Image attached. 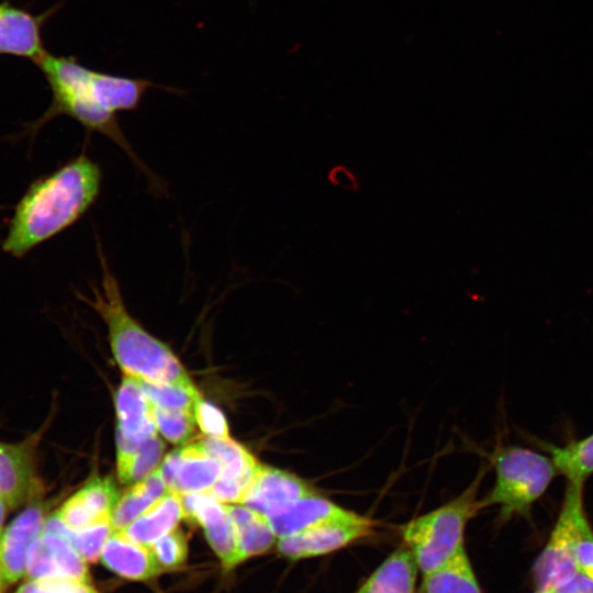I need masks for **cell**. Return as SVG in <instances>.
<instances>
[{"label":"cell","instance_id":"cell-1","mask_svg":"<svg viewBox=\"0 0 593 593\" xmlns=\"http://www.w3.org/2000/svg\"><path fill=\"white\" fill-rule=\"evenodd\" d=\"M51 90L47 110L30 126L35 133L54 118L65 115L87 133H99L119 146L142 171L154 190H163L158 177L143 163L125 136L119 113L136 110L147 91L161 86L149 79L101 72L74 56H56L48 51L35 64Z\"/></svg>","mask_w":593,"mask_h":593},{"label":"cell","instance_id":"cell-13","mask_svg":"<svg viewBox=\"0 0 593 593\" xmlns=\"http://www.w3.org/2000/svg\"><path fill=\"white\" fill-rule=\"evenodd\" d=\"M267 517L277 538H280L327 523L361 521L366 516L314 492L267 514Z\"/></svg>","mask_w":593,"mask_h":593},{"label":"cell","instance_id":"cell-24","mask_svg":"<svg viewBox=\"0 0 593 593\" xmlns=\"http://www.w3.org/2000/svg\"><path fill=\"white\" fill-rule=\"evenodd\" d=\"M558 474L567 481L584 483L593 474V433L584 438L573 440L564 446L541 444Z\"/></svg>","mask_w":593,"mask_h":593},{"label":"cell","instance_id":"cell-5","mask_svg":"<svg viewBox=\"0 0 593 593\" xmlns=\"http://www.w3.org/2000/svg\"><path fill=\"white\" fill-rule=\"evenodd\" d=\"M495 481L482 497L484 508L499 507L497 519L529 517L534 504L545 494L557 469L550 457L519 446H506L492 457Z\"/></svg>","mask_w":593,"mask_h":593},{"label":"cell","instance_id":"cell-35","mask_svg":"<svg viewBox=\"0 0 593 593\" xmlns=\"http://www.w3.org/2000/svg\"><path fill=\"white\" fill-rule=\"evenodd\" d=\"M553 593H593V580L575 573L559 586H557Z\"/></svg>","mask_w":593,"mask_h":593},{"label":"cell","instance_id":"cell-18","mask_svg":"<svg viewBox=\"0 0 593 593\" xmlns=\"http://www.w3.org/2000/svg\"><path fill=\"white\" fill-rule=\"evenodd\" d=\"M182 518H184V511L180 495L167 492L122 532L130 539L150 546L177 528Z\"/></svg>","mask_w":593,"mask_h":593},{"label":"cell","instance_id":"cell-32","mask_svg":"<svg viewBox=\"0 0 593 593\" xmlns=\"http://www.w3.org/2000/svg\"><path fill=\"white\" fill-rule=\"evenodd\" d=\"M13 593H99L90 581L74 578L26 579Z\"/></svg>","mask_w":593,"mask_h":593},{"label":"cell","instance_id":"cell-6","mask_svg":"<svg viewBox=\"0 0 593 593\" xmlns=\"http://www.w3.org/2000/svg\"><path fill=\"white\" fill-rule=\"evenodd\" d=\"M583 486L584 483L567 481L556 523L533 566V579L538 590L553 591L578 573L573 549L592 528L584 506Z\"/></svg>","mask_w":593,"mask_h":593},{"label":"cell","instance_id":"cell-23","mask_svg":"<svg viewBox=\"0 0 593 593\" xmlns=\"http://www.w3.org/2000/svg\"><path fill=\"white\" fill-rule=\"evenodd\" d=\"M199 441L222 465L221 477L242 481L249 488L260 463L246 448L230 437L206 436Z\"/></svg>","mask_w":593,"mask_h":593},{"label":"cell","instance_id":"cell-2","mask_svg":"<svg viewBox=\"0 0 593 593\" xmlns=\"http://www.w3.org/2000/svg\"><path fill=\"white\" fill-rule=\"evenodd\" d=\"M101 166L86 152L35 179L14 208L2 249L22 259L41 244L77 223L97 202Z\"/></svg>","mask_w":593,"mask_h":593},{"label":"cell","instance_id":"cell-14","mask_svg":"<svg viewBox=\"0 0 593 593\" xmlns=\"http://www.w3.org/2000/svg\"><path fill=\"white\" fill-rule=\"evenodd\" d=\"M25 577L74 578L90 581L87 561L67 539L47 532H43L29 552Z\"/></svg>","mask_w":593,"mask_h":593},{"label":"cell","instance_id":"cell-27","mask_svg":"<svg viewBox=\"0 0 593 593\" xmlns=\"http://www.w3.org/2000/svg\"><path fill=\"white\" fill-rule=\"evenodd\" d=\"M139 383L152 404L159 409L194 412L197 403L201 400L191 381L152 383L139 380Z\"/></svg>","mask_w":593,"mask_h":593},{"label":"cell","instance_id":"cell-30","mask_svg":"<svg viewBox=\"0 0 593 593\" xmlns=\"http://www.w3.org/2000/svg\"><path fill=\"white\" fill-rule=\"evenodd\" d=\"M157 430L169 441L182 444L194 434V412L164 410L153 405Z\"/></svg>","mask_w":593,"mask_h":593},{"label":"cell","instance_id":"cell-29","mask_svg":"<svg viewBox=\"0 0 593 593\" xmlns=\"http://www.w3.org/2000/svg\"><path fill=\"white\" fill-rule=\"evenodd\" d=\"M184 518L199 524L202 528L221 522L228 515L227 505L205 492L180 495Z\"/></svg>","mask_w":593,"mask_h":593},{"label":"cell","instance_id":"cell-38","mask_svg":"<svg viewBox=\"0 0 593 593\" xmlns=\"http://www.w3.org/2000/svg\"><path fill=\"white\" fill-rule=\"evenodd\" d=\"M535 593H553V592L537 589V591Z\"/></svg>","mask_w":593,"mask_h":593},{"label":"cell","instance_id":"cell-21","mask_svg":"<svg viewBox=\"0 0 593 593\" xmlns=\"http://www.w3.org/2000/svg\"><path fill=\"white\" fill-rule=\"evenodd\" d=\"M238 534L243 560L262 555L277 544V536L266 514L245 505H227Z\"/></svg>","mask_w":593,"mask_h":593},{"label":"cell","instance_id":"cell-26","mask_svg":"<svg viewBox=\"0 0 593 593\" xmlns=\"http://www.w3.org/2000/svg\"><path fill=\"white\" fill-rule=\"evenodd\" d=\"M165 445L157 435L144 440L131 454L118 456V474L122 483H136L152 473L161 460Z\"/></svg>","mask_w":593,"mask_h":593},{"label":"cell","instance_id":"cell-12","mask_svg":"<svg viewBox=\"0 0 593 593\" xmlns=\"http://www.w3.org/2000/svg\"><path fill=\"white\" fill-rule=\"evenodd\" d=\"M119 497L111 478L94 477L67 499L54 514L67 529L82 530L111 523Z\"/></svg>","mask_w":593,"mask_h":593},{"label":"cell","instance_id":"cell-3","mask_svg":"<svg viewBox=\"0 0 593 593\" xmlns=\"http://www.w3.org/2000/svg\"><path fill=\"white\" fill-rule=\"evenodd\" d=\"M97 257L100 283L91 284V296L80 298L104 321L114 357L122 370L152 383L190 382V377L171 350L150 335L128 312L121 286L113 273L99 238Z\"/></svg>","mask_w":593,"mask_h":593},{"label":"cell","instance_id":"cell-34","mask_svg":"<svg viewBox=\"0 0 593 593\" xmlns=\"http://www.w3.org/2000/svg\"><path fill=\"white\" fill-rule=\"evenodd\" d=\"M573 563L578 573L593 580V528L577 542L573 549Z\"/></svg>","mask_w":593,"mask_h":593},{"label":"cell","instance_id":"cell-33","mask_svg":"<svg viewBox=\"0 0 593 593\" xmlns=\"http://www.w3.org/2000/svg\"><path fill=\"white\" fill-rule=\"evenodd\" d=\"M194 417L200 429L208 436L217 438H228V426L221 410L209 402L197 403Z\"/></svg>","mask_w":593,"mask_h":593},{"label":"cell","instance_id":"cell-28","mask_svg":"<svg viewBox=\"0 0 593 593\" xmlns=\"http://www.w3.org/2000/svg\"><path fill=\"white\" fill-rule=\"evenodd\" d=\"M205 538L225 570L244 562L236 526L230 514L221 522L203 528Z\"/></svg>","mask_w":593,"mask_h":593},{"label":"cell","instance_id":"cell-25","mask_svg":"<svg viewBox=\"0 0 593 593\" xmlns=\"http://www.w3.org/2000/svg\"><path fill=\"white\" fill-rule=\"evenodd\" d=\"M44 532L61 536L87 562H96L100 559L104 544L113 533V528L111 523H103L72 532L67 529L53 513L46 518Z\"/></svg>","mask_w":593,"mask_h":593},{"label":"cell","instance_id":"cell-36","mask_svg":"<svg viewBox=\"0 0 593 593\" xmlns=\"http://www.w3.org/2000/svg\"><path fill=\"white\" fill-rule=\"evenodd\" d=\"M12 508L10 507V505L7 503V501L4 499H2L0 496V535L2 534L3 529H4V521L9 514V512L11 511Z\"/></svg>","mask_w":593,"mask_h":593},{"label":"cell","instance_id":"cell-11","mask_svg":"<svg viewBox=\"0 0 593 593\" xmlns=\"http://www.w3.org/2000/svg\"><path fill=\"white\" fill-rule=\"evenodd\" d=\"M158 469L168 492L179 495L206 492L222 474V465L200 441L170 452Z\"/></svg>","mask_w":593,"mask_h":593},{"label":"cell","instance_id":"cell-4","mask_svg":"<svg viewBox=\"0 0 593 593\" xmlns=\"http://www.w3.org/2000/svg\"><path fill=\"white\" fill-rule=\"evenodd\" d=\"M484 473L485 469L480 470L471 484L448 503L402 526L403 542L422 574L443 566L465 548L466 527L484 508L478 496Z\"/></svg>","mask_w":593,"mask_h":593},{"label":"cell","instance_id":"cell-7","mask_svg":"<svg viewBox=\"0 0 593 593\" xmlns=\"http://www.w3.org/2000/svg\"><path fill=\"white\" fill-rule=\"evenodd\" d=\"M47 507L42 496L32 500L0 535V580L7 588L26 575L29 552L44 532Z\"/></svg>","mask_w":593,"mask_h":593},{"label":"cell","instance_id":"cell-19","mask_svg":"<svg viewBox=\"0 0 593 593\" xmlns=\"http://www.w3.org/2000/svg\"><path fill=\"white\" fill-rule=\"evenodd\" d=\"M417 564L406 547L393 551L355 593H416Z\"/></svg>","mask_w":593,"mask_h":593},{"label":"cell","instance_id":"cell-20","mask_svg":"<svg viewBox=\"0 0 593 593\" xmlns=\"http://www.w3.org/2000/svg\"><path fill=\"white\" fill-rule=\"evenodd\" d=\"M419 593H482L466 548L423 574Z\"/></svg>","mask_w":593,"mask_h":593},{"label":"cell","instance_id":"cell-37","mask_svg":"<svg viewBox=\"0 0 593 593\" xmlns=\"http://www.w3.org/2000/svg\"><path fill=\"white\" fill-rule=\"evenodd\" d=\"M8 588L0 580V593H4Z\"/></svg>","mask_w":593,"mask_h":593},{"label":"cell","instance_id":"cell-8","mask_svg":"<svg viewBox=\"0 0 593 593\" xmlns=\"http://www.w3.org/2000/svg\"><path fill=\"white\" fill-rule=\"evenodd\" d=\"M38 440V434L19 443L0 440V496L12 510L43 494L37 472Z\"/></svg>","mask_w":593,"mask_h":593},{"label":"cell","instance_id":"cell-17","mask_svg":"<svg viewBox=\"0 0 593 593\" xmlns=\"http://www.w3.org/2000/svg\"><path fill=\"white\" fill-rule=\"evenodd\" d=\"M118 432L127 438L145 440L156 435L153 404L139 380L126 374L115 395Z\"/></svg>","mask_w":593,"mask_h":593},{"label":"cell","instance_id":"cell-10","mask_svg":"<svg viewBox=\"0 0 593 593\" xmlns=\"http://www.w3.org/2000/svg\"><path fill=\"white\" fill-rule=\"evenodd\" d=\"M63 4L64 1H60L41 14H34L10 0H1L0 55L25 58L36 64L47 52L43 38L44 25Z\"/></svg>","mask_w":593,"mask_h":593},{"label":"cell","instance_id":"cell-15","mask_svg":"<svg viewBox=\"0 0 593 593\" xmlns=\"http://www.w3.org/2000/svg\"><path fill=\"white\" fill-rule=\"evenodd\" d=\"M314 492L313 485L296 474L260 465L242 505L267 515Z\"/></svg>","mask_w":593,"mask_h":593},{"label":"cell","instance_id":"cell-22","mask_svg":"<svg viewBox=\"0 0 593 593\" xmlns=\"http://www.w3.org/2000/svg\"><path fill=\"white\" fill-rule=\"evenodd\" d=\"M168 492L159 469L122 494L111 515L113 530H122Z\"/></svg>","mask_w":593,"mask_h":593},{"label":"cell","instance_id":"cell-9","mask_svg":"<svg viewBox=\"0 0 593 593\" xmlns=\"http://www.w3.org/2000/svg\"><path fill=\"white\" fill-rule=\"evenodd\" d=\"M369 517L354 522H333L277 539V550L289 560L325 556L373 534Z\"/></svg>","mask_w":593,"mask_h":593},{"label":"cell","instance_id":"cell-16","mask_svg":"<svg viewBox=\"0 0 593 593\" xmlns=\"http://www.w3.org/2000/svg\"><path fill=\"white\" fill-rule=\"evenodd\" d=\"M100 560L108 570L131 581H146L163 571L152 548L130 539L122 530L110 535Z\"/></svg>","mask_w":593,"mask_h":593},{"label":"cell","instance_id":"cell-31","mask_svg":"<svg viewBox=\"0 0 593 593\" xmlns=\"http://www.w3.org/2000/svg\"><path fill=\"white\" fill-rule=\"evenodd\" d=\"M161 570H175L182 567L188 558L186 534L175 528L149 546Z\"/></svg>","mask_w":593,"mask_h":593}]
</instances>
